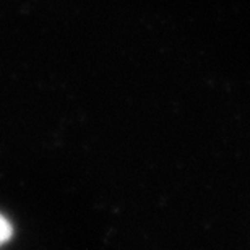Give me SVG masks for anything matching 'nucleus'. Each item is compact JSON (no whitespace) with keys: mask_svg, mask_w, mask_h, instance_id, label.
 <instances>
[{"mask_svg":"<svg viewBox=\"0 0 250 250\" xmlns=\"http://www.w3.org/2000/svg\"><path fill=\"white\" fill-rule=\"evenodd\" d=\"M10 236H12V228H10L7 219L3 216H0V244L7 242Z\"/></svg>","mask_w":250,"mask_h":250,"instance_id":"f257e3e1","label":"nucleus"}]
</instances>
